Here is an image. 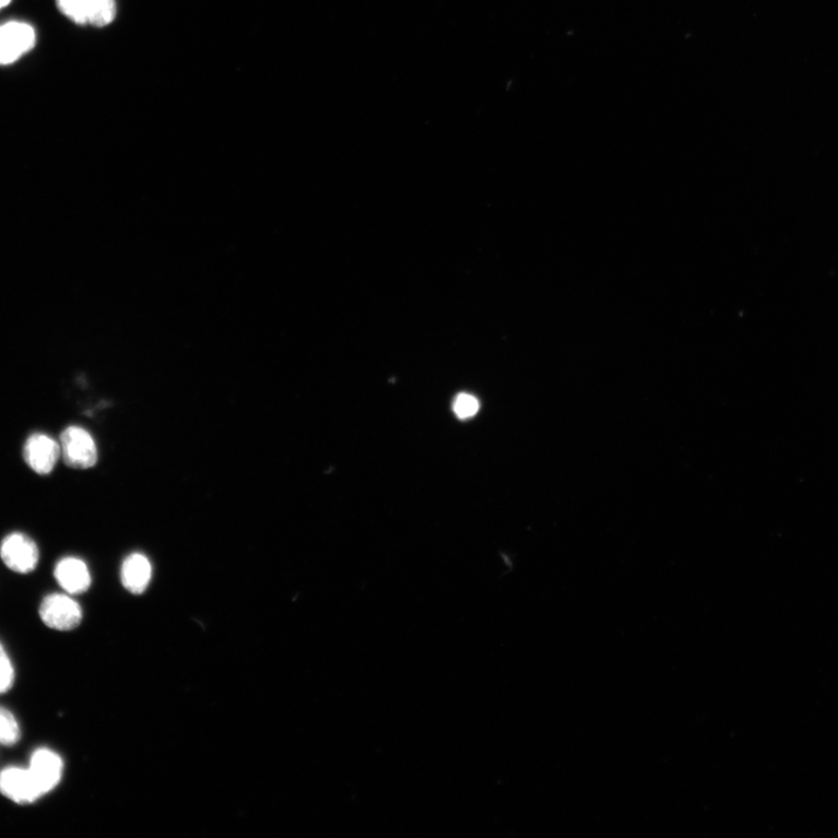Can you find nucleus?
<instances>
[{"label": "nucleus", "mask_w": 838, "mask_h": 838, "mask_svg": "<svg viewBox=\"0 0 838 838\" xmlns=\"http://www.w3.org/2000/svg\"><path fill=\"white\" fill-rule=\"evenodd\" d=\"M60 447L61 456L69 468L86 470L96 465L98 460L96 441L83 427H67L61 435Z\"/></svg>", "instance_id": "1"}, {"label": "nucleus", "mask_w": 838, "mask_h": 838, "mask_svg": "<svg viewBox=\"0 0 838 838\" xmlns=\"http://www.w3.org/2000/svg\"><path fill=\"white\" fill-rule=\"evenodd\" d=\"M60 11L79 25L104 27L116 17V0H57Z\"/></svg>", "instance_id": "2"}, {"label": "nucleus", "mask_w": 838, "mask_h": 838, "mask_svg": "<svg viewBox=\"0 0 838 838\" xmlns=\"http://www.w3.org/2000/svg\"><path fill=\"white\" fill-rule=\"evenodd\" d=\"M39 613L48 628L59 632L74 630L83 618L80 604L67 594L47 595L42 602Z\"/></svg>", "instance_id": "3"}, {"label": "nucleus", "mask_w": 838, "mask_h": 838, "mask_svg": "<svg viewBox=\"0 0 838 838\" xmlns=\"http://www.w3.org/2000/svg\"><path fill=\"white\" fill-rule=\"evenodd\" d=\"M0 557L13 573L31 574L39 563V548L22 532H13L0 545Z\"/></svg>", "instance_id": "4"}, {"label": "nucleus", "mask_w": 838, "mask_h": 838, "mask_svg": "<svg viewBox=\"0 0 838 838\" xmlns=\"http://www.w3.org/2000/svg\"><path fill=\"white\" fill-rule=\"evenodd\" d=\"M37 43L34 28L20 22H10L0 26V66L12 64L20 60Z\"/></svg>", "instance_id": "5"}, {"label": "nucleus", "mask_w": 838, "mask_h": 838, "mask_svg": "<svg viewBox=\"0 0 838 838\" xmlns=\"http://www.w3.org/2000/svg\"><path fill=\"white\" fill-rule=\"evenodd\" d=\"M0 793L20 805H29L44 796L28 769L11 768L0 772Z\"/></svg>", "instance_id": "6"}, {"label": "nucleus", "mask_w": 838, "mask_h": 838, "mask_svg": "<svg viewBox=\"0 0 838 838\" xmlns=\"http://www.w3.org/2000/svg\"><path fill=\"white\" fill-rule=\"evenodd\" d=\"M60 457V442L45 434H34L26 440L24 458L35 473L40 475L51 473Z\"/></svg>", "instance_id": "7"}, {"label": "nucleus", "mask_w": 838, "mask_h": 838, "mask_svg": "<svg viewBox=\"0 0 838 838\" xmlns=\"http://www.w3.org/2000/svg\"><path fill=\"white\" fill-rule=\"evenodd\" d=\"M28 770L34 780L37 781L43 794L46 795L55 790L61 781L63 762L57 753L42 747L32 755Z\"/></svg>", "instance_id": "8"}, {"label": "nucleus", "mask_w": 838, "mask_h": 838, "mask_svg": "<svg viewBox=\"0 0 838 838\" xmlns=\"http://www.w3.org/2000/svg\"><path fill=\"white\" fill-rule=\"evenodd\" d=\"M56 579L70 595L86 592L92 585V575L86 564L75 557L61 559L55 570Z\"/></svg>", "instance_id": "9"}, {"label": "nucleus", "mask_w": 838, "mask_h": 838, "mask_svg": "<svg viewBox=\"0 0 838 838\" xmlns=\"http://www.w3.org/2000/svg\"><path fill=\"white\" fill-rule=\"evenodd\" d=\"M152 579V564L141 554L129 556L121 566V582L127 590L135 595L147 590Z\"/></svg>", "instance_id": "10"}, {"label": "nucleus", "mask_w": 838, "mask_h": 838, "mask_svg": "<svg viewBox=\"0 0 838 838\" xmlns=\"http://www.w3.org/2000/svg\"><path fill=\"white\" fill-rule=\"evenodd\" d=\"M21 739V727L12 712L0 707V744L14 745Z\"/></svg>", "instance_id": "11"}, {"label": "nucleus", "mask_w": 838, "mask_h": 838, "mask_svg": "<svg viewBox=\"0 0 838 838\" xmlns=\"http://www.w3.org/2000/svg\"><path fill=\"white\" fill-rule=\"evenodd\" d=\"M480 409L479 401L467 392H461L453 403V412L460 420H469L474 417Z\"/></svg>", "instance_id": "12"}, {"label": "nucleus", "mask_w": 838, "mask_h": 838, "mask_svg": "<svg viewBox=\"0 0 838 838\" xmlns=\"http://www.w3.org/2000/svg\"><path fill=\"white\" fill-rule=\"evenodd\" d=\"M14 682V669L2 644H0V694L8 692Z\"/></svg>", "instance_id": "13"}, {"label": "nucleus", "mask_w": 838, "mask_h": 838, "mask_svg": "<svg viewBox=\"0 0 838 838\" xmlns=\"http://www.w3.org/2000/svg\"><path fill=\"white\" fill-rule=\"evenodd\" d=\"M10 3L11 0H0V9L8 7Z\"/></svg>", "instance_id": "14"}]
</instances>
